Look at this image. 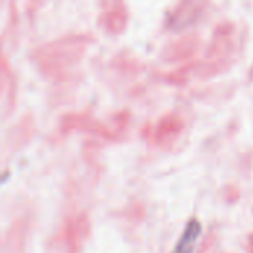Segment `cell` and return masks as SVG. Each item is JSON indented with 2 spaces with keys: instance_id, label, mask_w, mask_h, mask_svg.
I'll list each match as a JSON object with an SVG mask.
<instances>
[{
  "instance_id": "obj_6",
  "label": "cell",
  "mask_w": 253,
  "mask_h": 253,
  "mask_svg": "<svg viewBox=\"0 0 253 253\" xmlns=\"http://www.w3.org/2000/svg\"><path fill=\"white\" fill-rule=\"evenodd\" d=\"M200 233H202V224L196 218H191L187 222L172 253H194V248L200 237Z\"/></svg>"
},
{
  "instance_id": "obj_4",
  "label": "cell",
  "mask_w": 253,
  "mask_h": 253,
  "mask_svg": "<svg viewBox=\"0 0 253 253\" xmlns=\"http://www.w3.org/2000/svg\"><path fill=\"white\" fill-rule=\"evenodd\" d=\"M127 18H129V13H127L126 4L120 1H114V3H108L105 9L102 10L101 24L108 33L117 34L125 30Z\"/></svg>"
},
{
  "instance_id": "obj_7",
  "label": "cell",
  "mask_w": 253,
  "mask_h": 253,
  "mask_svg": "<svg viewBox=\"0 0 253 253\" xmlns=\"http://www.w3.org/2000/svg\"><path fill=\"white\" fill-rule=\"evenodd\" d=\"M28 234V221L25 218L16 219L7 233L6 237V251L7 253H22L25 248V240Z\"/></svg>"
},
{
  "instance_id": "obj_5",
  "label": "cell",
  "mask_w": 253,
  "mask_h": 253,
  "mask_svg": "<svg viewBox=\"0 0 253 253\" xmlns=\"http://www.w3.org/2000/svg\"><path fill=\"white\" fill-rule=\"evenodd\" d=\"M199 46V37L197 34H190L185 37H181L175 42H172L166 50H165V56L169 61H176V59H185L190 55H193L196 52Z\"/></svg>"
},
{
  "instance_id": "obj_1",
  "label": "cell",
  "mask_w": 253,
  "mask_h": 253,
  "mask_svg": "<svg viewBox=\"0 0 253 253\" xmlns=\"http://www.w3.org/2000/svg\"><path fill=\"white\" fill-rule=\"evenodd\" d=\"M92 37L89 34H68L37 47L34 61L49 79L67 77L83 58Z\"/></svg>"
},
{
  "instance_id": "obj_3",
  "label": "cell",
  "mask_w": 253,
  "mask_h": 253,
  "mask_svg": "<svg viewBox=\"0 0 253 253\" xmlns=\"http://www.w3.org/2000/svg\"><path fill=\"white\" fill-rule=\"evenodd\" d=\"M205 3L202 1H181L175 4L168 15V27L172 30H184L185 27L194 24L203 13Z\"/></svg>"
},
{
  "instance_id": "obj_8",
  "label": "cell",
  "mask_w": 253,
  "mask_h": 253,
  "mask_svg": "<svg viewBox=\"0 0 253 253\" xmlns=\"http://www.w3.org/2000/svg\"><path fill=\"white\" fill-rule=\"evenodd\" d=\"M248 252L253 253V234L248 237Z\"/></svg>"
},
{
  "instance_id": "obj_2",
  "label": "cell",
  "mask_w": 253,
  "mask_h": 253,
  "mask_svg": "<svg viewBox=\"0 0 253 253\" xmlns=\"http://www.w3.org/2000/svg\"><path fill=\"white\" fill-rule=\"evenodd\" d=\"M185 127L184 119L176 113H168L160 117L151 129V141L160 148L172 147Z\"/></svg>"
}]
</instances>
